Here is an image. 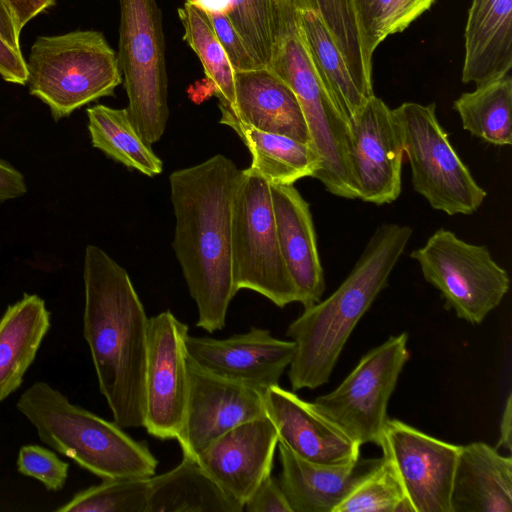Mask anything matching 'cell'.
Here are the masks:
<instances>
[{
  "label": "cell",
  "mask_w": 512,
  "mask_h": 512,
  "mask_svg": "<svg viewBox=\"0 0 512 512\" xmlns=\"http://www.w3.org/2000/svg\"><path fill=\"white\" fill-rule=\"evenodd\" d=\"M305 0H232L227 17L247 48L264 67H270L282 43L298 32L297 12Z\"/></svg>",
  "instance_id": "obj_28"
},
{
  "label": "cell",
  "mask_w": 512,
  "mask_h": 512,
  "mask_svg": "<svg viewBox=\"0 0 512 512\" xmlns=\"http://www.w3.org/2000/svg\"><path fill=\"white\" fill-rule=\"evenodd\" d=\"M497 448L511 451L512 448V395L509 394L502 414Z\"/></svg>",
  "instance_id": "obj_43"
},
{
  "label": "cell",
  "mask_w": 512,
  "mask_h": 512,
  "mask_svg": "<svg viewBox=\"0 0 512 512\" xmlns=\"http://www.w3.org/2000/svg\"><path fill=\"white\" fill-rule=\"evenodd\" d=\"M206 14L225 15L231 10L232 0H190Z\"/></svg>",
  "instance_id": "obj_44"
},
{
  "label": "cell",
  "mask_w": 512,
  "mask_h": 512,
  "mask_svg": "<svg viewBox=\"0 0 512 512\" xmlns=\"http://www.w3.org/2000/svg\"><path fill=\"white\" fill-rule=\"evenodd\" d=\"M221 106L241 122L260 131L310 143L307 124L296 95L268 68L235 72L234 104Z\"/></svg>",
  "instance_id": "obj_21"
},
{
  "label": "cell",
  "mask_w": 512,
  "mask_h": 512,
  "mask_svg": "<svg viewBox=\"0 0 512 512\" xmlns=\"http://www.w3.org/2000/svg\"><path fill=\"white\" fill-rule=\"evenodd\" d=\"M297 25L317 76L350 125L370 98L357 87L318 11L313 8L298 10Z\"/></svg>",
  "instance_id": "obj_27"
},
{
  "label": "cell",
  "mask_w": 512,
  "mask_h": 512,
  "mask_svg": "<svg viewBox=\"0 0 512 512\" xmlns=\"http://www.w3.org/2000/svg\"><path fill=\"white\" fill-rule=\"evenodd\" d=\"M118 65L128 96L129 119L148 145L163 136L168 81L162 14L157 0H119Z\"/></svg>",
  "instance_id": "obj_6"
},
{
  "label": "cell",
  "mask_w": 512,
  "mask_h": 512,
  "mask_svg": "<svg viewBox=\"0 0 512 512\" xmlns=\"http://www.w3.org/2000/svg\"><path fill=\"white\" fill-rule=\"evenodd\" d=\"M50 326V312L36 294L6 308L0 319V402L22 385Z\"/></svg>",
  "instance_id": "obj_24"
},
{
  "label": "cell",
  "mask_w": 512,
  "mask_h": 512,
  "mask_svg": "<svg viewBox=\"0 0 512 512\" xmlns=\"http://www.w3.org/2000/svg\"><path fill=\"white\" fill-rule=\"evenodd\" d=\"M435 0H352L363 49L372 63L374 51L389 35L402 32Z\"/></svg>",
  "instance_id": "obj_33"
},
{
  "label": "cell",
  "mask_w": 512,
  "mask_h": 512,
  "mask_svg": "<svg viewBox=\"0 0 512 512\" xmlns=\"http://www.w3.org/2000/svg\"><path fill=\"white\" fill-rule=\"evenodd\" d=\"M206 15L235 72L264 68L257 63L227 16Z\"/></svg>",
  "instance_id": "obj_37"
},
{
  "label": "cell",
  "mask_w": 512,
  "mask_h": 512,
  "mask_svg": "<svg viewBox=\"0 0 512 512\" xmlns=\"http://www.w3.org/2000/svg\"><path fill=\"white\" fill-rule=\"evenodd\" d=\"M184 41L201 61L219 104L232 106L235 101V71L204 11L190 0L178 9Z\"/></svg>",
  "instance_id": "obj_31"
},
{
  "label": "cell",
  "mask_w": 512,
  "mask_h": 512,
  "mask_svg": "<svg viewBox=\"0 0 512 512\" xmlns=\"http://www.w3.org/2000/svg\"><path fill=\"white\" fill-rule=\"evenodd\" d=\"M462 127L494 145L512 143V78L509 74L463 93L454 102Z\"/></svg>",
  "instance_id": "obj_30"
},
{
  "label": "cell",
  "mask_w": 512,
  "mask_h": 512,
  "mask_svg": "<svg viewBox=\"0 0 512 512\" xmlns=\"http://www.w3.org/2000/svg\"><path fill=\"white\" fill-rule=\"evenodd\" d=\"M0 75L10 83L25 85L28 81L26 61L21 51L10 47L0 37Z\"/></svg>",
  "instance_id": "obj_39"
},
{
  "label": "cell",
  "mask_w": 512,
  "mask_h": 512,
  "mask_svg": "<svg viewBox=\"0 0 512 512\" xmlns=\"http://www.w3.org/2000/svg\"><path fill=\"white\" fill-rule=\"evenodd\" d=\"M282 257L304 309L321 300L325 277L309 203L294 184H270Z\"/></svg>",
  "instance_id": "obj_19"
},
{
  "label": "cell",
  "mask_w": 512,
  "mask_h": 512,
  "mask_svg": "<svg viewBox=\"0 0 512 512\" xmlns=\"http://www.w3.org/2000/svg\"><path fill=\"white\" fill-rule=\"evenodd\" d=\"M188 366V399L176 440L183 455L197 459L229 430L267 413L263 391L211 374L189 358Z\"/></svg>",
  "instance_id": "obj_14"
},
{
  "label": "cell",
  "mask_w": 512,
  "mask_h": 512,
  "mask_svg": "<svg viewBox=\"0 0 512 512\" xmlns=\"http://www.w3.org/2000/svg\"><path fill=\"white\" fill-rule=\"evenodd\" d=\"M146 512H243L195 458L149 478Z\"/></svg>",
  "instance_id": "obj_26"
},
{
  "label": "cell",
  "mask_w": 512,
  "mask_h": 512,
  "mask_svg": "<svg viewBox=\"0 0 512 512\" xmlns=\"http://www.w3.org/2000/svg\"><path fill=\"white\" fill-rule=\"evenodd\" d=\"M413 512H452L451 491L459 447L397 419H387L380 446Z\"/></svg>",
  "instance_id": "obj_13"
},
{
  "label": "cell",
  "mask_w": 512,
  "mask_h": 512,
  "mask_svg": "<svg viewBox=\"0 0 512 512\" xmlns=\"http://www.w3.org/2000/svg\"><path fill=\"white\" fill-rule=\"evenodd\" d=\"M264 400L279 443L297 456L321 464H344L360 456V444L294 392L271 386Z\"/></svg>",
  "instance_id": "obj_18"
},
{
  "label": "cell",
  "mask_w": 512,
  "mask_h": 512,
  "mask_svg": "<svg viewBox=\"0 0 512 512\" xmlns=\"http://www.w3.org/2000/svg\"><path fill=\"white\" fill-rule=\"evenodd\" d=\"M246 512H292L291 506L273 476L266 477L244 503Z\"/></svg>",
  "instance_id": "obj_38"
},
{
  "label": "cell",
  "mask_w": 512,
  "mask_h": 512,
  "mask_svg": "<svg viewBox=\"0 0 512 512\" xmlns=\"http://www.w3.org/2000/svg\"><path fill=\"white\" fill-rule=\"evenodd\" d=\"M410 257L440 291L446 309L471 324H480L509 290V275L489 249L465 242L450 230H436Z\"/></svg>",
  "instance_id": "obj_10"
},
{
  "label": "cell",
  "mask_w": 512,
  "mask_h": 512,
  "mask_svg": "<svg viewBox=\"0 0 512 512\" xmlns=\"http://www.w3.org/2000/svg\"><path fill=\"white\" fill-rule=\"evenodd\" d=\"M27 191L23 175L0 159V203L24 195Z\"/></svg>",
  "instance_id": "obj_41"
},
{
  "label": "cell",
  "mask_w": 512,
  "mask_h": 512,
  "mask_svg": "<svg viewBox=\"0 0 512 512\" xmlns=\"http://www.w3.org/2000/svg\"><path fill=\"white\" fill-rule=\"evenodd\" d=\"M87 116L93 147L146 176L162 172L163 162L140 137L126 108L97 104L87 109Z\"/></svg>",
  "instance_id": "obj_29"
},
{
  "label": "cell",
  "mask_w": 512,
  "mask_h": 512,
  "mask_svg": "<svg viewBox=\"0 0 512 512\" xmlns=\"http://www.w3.org/2000/svg\"><path fill=\"white\" fill-rule=\"evenodd\" d=\"M232 276L236 292L248 289L283 308L298 294L281 254L269 183L241 170L231 224Z\"/></svg>",
  "instance_id": "obj_7"
},
{
  "label": "cell",
  "mask_w": 512,
  "mask_h": 512,
  "mask_svg": "<svg viewBox=\"0 0 512 512\" xmlns=\"http://www.w3.org/2000/svg\"><path fill=\"white\" fill-rule=\"evenodd\" d=\"M20 474L35 478L48 491H59L68 477L69 464L50 449L35 444L20 448L16 461Z\"/></svg>",
  "instance_id": "obj_36"
},
{
  "label": "cell",
  "mask_w": 512,
  "mask_h": 512,
  "mask_svg": "<svg viewBox=\"0 0 512 512\" xmlns=\"http://www.w3.org/2000/svg\"><path fill=\"white\" fill-rule=\"evenodd\" d=\"M39 439L77 465L102 478L151 477L158 461L144 442L69 401L44 381L29 386L16 403Z\"/></svg>",
  "instance_id": "obj_4"
},
{
  "label": "cell",
  "mask_w": 512,
  "mask_h": 512,
  "mask_svg": "<svg viewBox=\"0 0 512 512\" xmlns=\"http://www.w3.org/2000/svg\"><path fill=\"white\" fill-rule=\"evenodd\" d=\"M26 66L30 94L49 106L56 121L112 96L122 82L115 51L95 30L38 37Z\"/></svg>",
  "instance_id": "obj_5"
},
{
  "label": "cell",
  "mask_w": 512,
  "mask_h": 512,
  "mask_svg": "<svg viewBox=\"0 0 512 512\" xmlns=\"http://www.w3.org/2000/svg\"><path fill=\"white\" fill-rule=\"evenodd\" d=\"M280 486L292 512H334L335 508L384 462L362 458L344 464L307 461L278 442Z\"/></svg>",
  "instance_id": "obj_20"
},
{
  "label": "cell",
  "mask_w": 512,
  "mask_h": 512,
  "mask_svg": "<svg viewBox=\"0 0 512 512\" xmlns=\"http://www.w3.org/2000/svg\"><path fill=\"white\" fill-rule=\"evenodd\" d=\"M318 11L336 42L359 90L366 98L374 94L372 63L367 59L352 0H305Z\"/></svg>",
  "instance_id": "obj_32"
},
{
  "label": "cell",
  "mask_w": 512,
  "mask_h": 512,
  "mask_svg": "<svg viewBox=\"0 0 512 512\" xmlns=\"http://www.w3.org/2000/svg\"><path fill=\"white\" fill-rule=\"evenodd\" d=\"M149 478H106L76 493L57 512H146Z\"/></svg>",
  "instance_id": "obj_34"
},
{
  "label": "cell",
  "mask_w": 512,
  "mask_h": 512,
  "mask_svg": "<svg viewBox=\"0 0 512 512\" xmlns=\"http://www.w3.org/2000/svg\"><path fill=\"white\" fill-rule=\"evenodd\" d=\"M83 276V336L99 390L116 424L143 426L149 318L126 270L101 248L86 247Z\"/></svg>",
  "instance_id": "obj_2"
},
{
  "label": "cell",
  "mask_w": 512,
  "mask_h": 512,
  "mask_svg": "<svg viewBox=\"0 0 512 512\" xmlns=\"http://www.w3.org/2000/svg\"><path fill=\"white\" fill-rule=\"evenodd\" d=\"M269 69L300 104L310 144L320 159L315 178L331 194L357 199L349 164L350 126L317 76L298 32L282 43Z\"/></svg>",
  "instance_id": "obj_9"
},
{
  "label": "cell",
  "mask_w": 512,
  "mask_h": 512,
  "mask_svg": "<svg viewBox=\"0 0 512 512\" xmlns=\"http://www.w3.org/2000/svg\"><path fill=\"white\" fill-rule=\"evenodd\" d=\"M188 326L170 311L149 318L144 374V424L159 439L178 436L189 392Z\"/></svg>",
  "instance_id": "obj_12"
},
{
  "label": "cell",
  "mask_w": 512,
  "mask_h": 512,
  "mask_svg": "<svg viewBox=\"0 0 512 512\" xmlns=\"http://www.w3.org/2000/svg\"><path fill=\"white\" fill-rule=\"evenodd\" d=\"M452 512H512V458L484 442L459 447Z\"/></svg>",
  "instance_id": "obj_23"
},
{
  "label": "cell",
  "mask_w": 512,
  "mask_h": 512,
  "mask_svg": "<svg viewBox=\"0 0 512 512\" xmlns=\"http://www.w3.org/2000/svg\"><path fill=\"white\" fill-rule=\"evenodd\" d=\"M412 232L410 226L397 223L378 226L340 286L288 326L287 335L295 343L288 370L294 391L329 381L348 338L386 287Z\"/></svg>",
  "instance_id": "obj_3"
},
{
  "label": "cell",
  "mask_w": 512,
  "mask_h": 512,
  "mask_svg": "<svg viewBox=\"0 0 512 512\" xmlns=\"http://www.w3.org/2000/svg\"><path fill=\"white\" fill-rule=\"evenodd\" d=\"M20 31L2 0H0V37L14 50H20Z\"/></svg>",
  "instance_id": "obj_42"
},
{
  "label": "cell",
  "mask_w": 512,
  "mask_h": 512,
  "mask_svg": "<svg viewBox=\"0 0 512 512\" xmlns=\"http://www.w3.org/2000/svg\"><path fill=\"white\" fill-rule=\"evenodd\" d=\"M349 164L357 198L376 205L401 193L404 149L392 109L372 96L349 125Z\"/></svg>",
  "instance_id": "obj_15"
},
{
  "label": "cell",
  "mask_w": 512,
  "mask_h": 512,
  "mask_svg": "<svg viewBox=\"0 0 512 512\" xmlns=\"http://www.w3.org/2000/svg\"><path fill=\"white\" fill-rule=\"evenodd\" d=\"M188 358L203 370L265 392L289 367L295 352L293 340H281L264 328L225 339L187 335Z\"/></svg>",
  "instance_id": "obj_16"
},
{
  "label": "cell",
  "mask_w": 512,
  "mask_h": 512,
  "mask_svg": "<svg viewBox=\"0 0 512 512\" xmlns=\"http://www.w3.org/2000/svg\"><path fill=\"white\" fill-rule=\"evenodd\" d=\"M334 512H413V509L394 467L384 457L382 465L358 484Z\"/></svg>",
  "instance_id": "obj_35"
},
{
  "label": "cell",
  "mask_w": 512,
  "mask_h": 512,
  "mask_svg": "<svg viewBox=\"0 0 512 512\" xmlns=\"http://www.w3.org/2000/svg\"><path fill=\"white\" fill-rule=\"evenodd\" d=\"M241 170L217 154L169 176L176 225L172 247L190 296L197 326L213 333L225 326L236 295L232 276L233 200Z\"/></svg>",
  "instance_id": "obj_1"
},
{
  "label": "cell",
  "mask_w": 512,
  "mask_h": 512,
  "mask_svg": "<svg viewBox=\"0 0 512 512\" xmlns=\"http://www.w3.org/2000/svg\"><path fill=\"white\" fill-rule=\"evenodd\" d=\"M278 434L268 415L242 423L212 442L197 458L219 487L241 506L271 475Z\"/></svg>",
  "instance_id": "obj_17"
},
{
  "label": "cell",
  "mask_w": 512,
  "mask_h": 512,
  "mask_svg": "<svg viewBox=\"0 0 512 512\" xmlns=\"http://www.w3.org/2000/svg\"><path fill=\"white\" fill-rule=\"evenodd\" d=\"M220 123L232 128L248 148L252 161L249 168L270 184H294L304 177L315 178L320 159L310 143L260 131L238 120L219 105Z\"/></svg>",
  "instance_id": "obj_25"
},
{
  "label": "cell",
  "mask_w": 512,
  "mask_h": 512,
  "mask_svg": "<svg viewBox=\"0 0 512 512\" xmlns=\"http://www.w3.org/2000/svg\"><path fill=\"white\" fill-rule=\"evenodd\" d=\"M462 82L476 86L512 68V0H472L464 31Z\"/></svg>",
  "instance_id": "obj_22"
},
{
  "label": "cell",
  "mask_w": 512,
  "mask_h": 512,
  "mask_svg": "<svg viewBox=\"0 0 512 512\" xmlns=\"http://www.w3.org/2000/svg\"><path fill=\"white\" fill-rule=\"evenodd\" d=\"M412 184L432 208L448 215H469L478 210L487 193L451 145L436 116L434 103L405 102L392 109Z\"/></svg>",
  "instance_id": "obj_8"
},
{
  "label": "cell",
  "mask_w": 512,
  "mask_h": 512,
  "mask_svg": "<svg viewBox=\"0 0 512 512\" xmlns=\"http://www.w3.org/2000/svg\"><path fill=\"white\" fill-rule=\"evenodd\" d=\"M11 13L18 30L21 32L24 26L42 13L55 5L56 0H2Z\"/></svg>",
  "instance_id": "obj_40"
},
{
  "label": "cell",
  "mask_w": 512,
  "mask_h": 512,
  "mask_svg": "<svg viewBox=\"0 0 512 512\" xmlns=\"http://www.w3.org/2000/svg\"><path fill=\"white\" fill-rule=\"evenodd\" d=\"M407 341L403 332L368 351L336 389L312 402L314 408L358 444L380 446L388 402L409 359Z\"/></svg>",
  "instance_id": "obj_11"
}]
</instances>
